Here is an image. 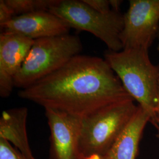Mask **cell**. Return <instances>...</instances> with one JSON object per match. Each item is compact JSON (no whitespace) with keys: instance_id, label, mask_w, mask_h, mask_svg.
<instances>
[{"instance_id":"obj_10","label":"cell","mask_w":159,"mask_h":159,"mask_svg":"<svg viewBox=\"0 0 159 159\" xmlns=\"http://www.w3.org/2000/svg\"><path fill=\"white\" fill-rule=\"evenodd\" d=\"M150 121V116L139 106L125 130L102 159H136L143 131Z\"/></svg>"},{"instance_id":"obj_15","label":"cell","mask_w":159,"mask_h":159,"mask_svg":"<svg viewBox=\"0 0 159 159\" xmlns=\"http://www.w3.org/2000/svg\"><path fill=\"white\" fill-rule=\"evenodd\" d=\"M15 17L6 4L5 0L0 1V26L9 22Z\"/></svg>"},{"instance_id":"obj_3","label":"cell","mask_w":159,"mask_h":159,"mask_svg":"<svg viewBox=\"0 0 159 159\" xmlns=\"http://www.w3.org/2000/svg\"><path fill=\"white\" fill-rule=\"evenodd\" d=\"M133 98L113 102L81 120L80 148L84 159L106 153L136 113Z\"/></svg>"},{"instance_id":"obj_1","label":"cell","mask_w":159,"mask_h":159,"mask_svg":"<svg viewBox=\"0 0 159 159\" xmlns=\"http://www.w3.org/2000/svg\"><path fill=\"white\" fill-rule=\"evenodd\" d=\"M18 96L44 108L59 110L80 119L110 104L131 97L104 58L82 54L21 89Z\"/></svg>"},{"instance_id":"obj_11","label":"cell","mask_w":159,"mask_h":159,"mask_svg":"<svg viewBox=\"0 0 159 159\" xmlns=\"http://www.w3.org/2000/svg\"><path fill=\"white\" fill-rule=\"evenodd\" d=\"M28 109L11 108L2 112L0 118V139L10 143L26 159H36L29 141L27 121Z\"/></svg>"},{"instance_id":"obj_14","label":"cell","mask_w":159,"mask_h":159,"mask_svg":"<svg viewBox=\"0 0 159 159\" xmlns=\"http://www.w3.org/2000/svg\"><path fill=\"white\" fill-rule=\"evenodd\" d=\"M87 6L96 11L107 14L111 11L109 0H82Z\"/></svg>"},{"instance_id":"obj_2","label":"cell","mask_w":159,"mask_h":159,"mask_svg":"<svg viewBox=\"0 0 159 159\" xmlns=\"http://www.w3.org/2000/svg\"><path fill=\"white\" fill-rule=\"evenodd\" d=\"M104 59L119 79L125 91L150 117L157 128L156 107L159 86V65L150 60L148 49L135 48L108 50Z\"/></svg>"},{"instance_id":"obj_6","label":"cell","mask_w":159,"mask_h":159,"mask_svg":"<svg viewBox=\"0 0 159 159\" xmlns=\"http://www.w3.org/2000/svg\"><path fill=\"white\" fill-rule=\"evenodd\" d=\"M120 40L123 49H149L159 32V0H130Z\"/></svg>"},{"instance_id":"obj_18","label":"cell","mask_w":159,"mask_h":159,"mask_svg":"<svg viewBox=\"0 0 159 159\" xmlns=\"http://www.w3.org/2000/svg\"><path fill=\"white\" fill-rule=\"evenodd\" d=\"M86 159H102V156L98 154H93L89 156Z\"/></svg>"},{"instance_id":"obj_12","label":"cell","mask_w":159,"mask_h":159,"mask_svg":"<svg viewBox=\"0 0 159 159\" xmlns=\"http://www.w3.org/2000/svg\"><path fill=\"white\" fill-rule=\"evenodd\" d=\"M14 16L48 11L59 0H5Z\"/></svg>"},{"instance_id":"obj_19","label":"cell","mask_w":159,"mask_h":159,"mask_svg":"<svg viewBox=\"0 0 159 159\" xmlns=\"http://www.w3.org/2000/svg\"><path fill=\"white\" fill-rule=\"evenodd\" d=\"M157 39L159 40V43H158V46H157V50L158 51H159V34H158V36H157Z\"/></svg>"},{"instance_id":"obj_4","label":"cell","mask_w":159,"mask_h":159,"mask_svg":"<svg viewBox=\"0 0 159 159\" xmlns=\"http://www.w3.org/2000/svg\"><path fill=\"white\" fill-rule=\"evenodd\" d=\"M82 50L79 37L69 33L34 40L15 79V87L23 89L33 84L61 67Z\"/></svg>"},{"instance_id":"obj_8","label":"cell","mask_w":159,"mask_h":159,"mask_svg":"<svg viewBox=\"0 0 159 159\" xmlns=\"http://www.w3.org/2000/svg\"><path fill=\"white\" fill-rule=\"evenodd\" d=\"M34 40L19 34L2 32L0 35V96L11 95L15 79L34 44Z\"/></svg>"},{"instance_id":"obj_17","label":"cell","mask_w":159,"mask_h":159,"mask_svg":"<svg viewBox=\"0 0 159 159\" xmlns=\"http://www.w3.org/2000/svg\"><path fill=\"white\" fill-rule=\"evenodd\" d=\"M156 120H157V129L158 131L157 136L159 137V93H158V99H157V107H156Z\"/></svg>"},{"instance_id":"obj_5","label":"cell","mask_w":159,"mask_h":159,"mask_svg":"<svg viewBox=\"0 0 159 159\" xmlns=\"http://www.w3.org/2000/svg\"><path fill=\"white\" fill-rule=\"evenodd\" d=\"M48 11L67 23L70 28L90 33L102 40L110 51L123 49L120 34L124 18L119 11L102 14L92 9L83 1L59 0Z\"/></svg>"},{"instance_id":"obj_13","label":"cell","mask_w":159,"mask_h":159,"mask_svg":"<svg viewBox=\"0 0 159 159\" xmlns=\"http://www.w3.org/2000/svg\"><path fill=\"white\" fill-rule=\"evenodd\" d=\"M0 159H26L7 141L0 139Z\"/></svg>"},{"instance_id":"obj_7","label":"cell","mask_w":159,"mask_h":159,"mask_svg":"<svg viewBox=\"0 0 159 159\" xmlns=\"http://www.w3.org/2000/svg\"><path fill=\"white\" fill-rule=\"evenodd\" d=\"M44 110L50 131V159H85L80 148L82 119L54 109Z\"/></svg>"},{"instance_id":"obj_16","label":"cell","mask_w":159,"mask_h":159,"mask_svg":"<svg viewBox=\"0 0 159 159\" xmlns=\"http://www.w3.org/2000/svg\"><path fill=\"white\" fill-rule=\"evenodd\" d=\"M111 10L116 11H119L120 7L122 3V1L120 0H109Z\"/></svg>"},{"instance_id":"obj_9","label":"cell","mask_w":159,"mask_h":159,"mask_svg":"<svg viewBox=\"0 0 159 159\" xmlns=\"http://www.w3.org/2000/svg\"><path fill=\"white\" fill-rule=\"evenodd\" d=\"M1 28L2 32L19 34L33 40L68 34L71 29L62 19L48 11L16 16Z\"/></svg>"}]
</instances>
